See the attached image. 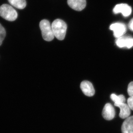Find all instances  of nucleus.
Returning <instances> with one entry per match:
<instances>
[{"label":"nucleus","mask_w":133,"mask_h":133,"mask_svg":"<svg viewBox=\"0 0 133 133\" xmlns=\"http://www.w3.org/2000/svg\"><path fill=\"white\" fill-rule=\"evenodd\" d=\"M128 92L130 97H133V81L131 82L129 84Z\"/></svg>","instance_id":"2eb2a0df"},{"label":"nucleus","mask_w":133,"mask_h":133,"mask_svg":"<svg viewBox=\"0 0 133 133\" xmlns=\"http://www.w3.org/2000/svg\"><path fill=\"white\" fill-rule=\"evenodd\" d=\"M8 1L12 6L18 9H22L26 7V0H8Z\"/></svg>","instance_id":"f8f14e48"},{"label":"nucleus","mask_w":133,"mask_h":133,"mask_svg":"<svg viewBox=\"0 0 133 133\" xmlns=\"http://www.w3.org/2000/svg\"><path fill=\"white\" fill-rule=\"evenodd\" d=\"M115 106L119 108L120 109L119 116L122 119H126L130 116L131 114V109L127 104L121 103L119 104H114Z\"/></svg>","instance_id":"9b49d317"},{"label":"nucleus","mask_w":133,"mask_h":133,"mask_svg":"<svg viewBox=\"0 0 133 133\" xmlns=\"http://www.w3.org/2000/svg\"><path fill=\"white\" fill-rule=\"evenodd\" d=\"M110 29L114 31V35L116 38H119L125 33L127 28L125 25L121 23H116L112 24Z\"/></svg>","instance_id":"20e7f679"},{"label":"nucleus","mask_w":133,"mask_h":133,"mask_svg":"<svg viewBox=\"0 0 133 133\" xmlns=\"http://www.w3.org/2000/svg\"><path fill=\"white\" fill-rule=\"evenodd\" d=\"M0 16L7 21H14L17 18L18 15L12 6L5 4L0 6Z\"/></svg>","instance_id":"f03ea898"},{"label":"nucleus","mask_w":133,"mask_h":133,"mask_svg":"<svg viewBox=\"0 0 133 133\" xmlns=\"http://www.w3.org/2000/svg\"><path fill=\"white\" fill-rule=\"evenodd\" d=\"M116 44L119 48L126 47L129 49L133 46V38L130 37H121L116 40Z\"/></svg>","instance_id":"6e6552de"},{"label":"nucleus","mask_w":133,"mask_h":133,"mask_svg":"<svg viewBox=\"0 0 133 133\" xmlns=\"http://www.w3.org/2000/svg\"><path fill=\"white\" fill-rule=\"evenodd\" d=\"M103 118L109 121L114 118L115 115V111L114 107L110 103H107L105 105L102 112Z\"/></svg>","instance_id":"423d86ee"},{"label":"nucleus","mask_w":133,"mask_h":133,"mask_svg":"<svg viewBox=\"0 0 133 133\" xmlns=\"http://www.w3.org/2000/svg\"><path fill=\"white\" fill-rule=\"evenodd\" d=\"M54 36L59 41L64 40L66 34L67 25L63 20L57 19L51 24Z\"/></svg>","instance_id":"f257e3e1"},{"label":"nucleus","mask_w":133,"mask_h":133,"mask_svg":"<svg viewBox=\"0 0 133 133\" xmlns=\"http://www.w3.org/2000/svg\"><path fill=\"white\" fill-rule=\"evenodd\" d=\"M80 88L83 93L86 96L92 97L95 94V90L93 86L90 81H84L81 82Z\"/></svg>","instance_id":"0eeeda50"},{"label":"nucleus","mask_w":133,"mask_h":133,"mask_svg":"<svg viewBox=\"0 0 133 133\" xmlns=\"http://www.w3.org/2000/svg\"><path fill=\"white\" fill-rule=\"evenodd\" d=\"M67 3L70 7L77 11H81L86 6V0H68Z\"/></svg>","instance_id":"1a4fd4ad"},{"label":"nucleus","mask_w":133,"mask_h":133,"mask_svg":"<svg viewBox=\"0 0 133 133\" xmlns=\"http://www.w3.org/2000/svg\"><path fill=\"white\" fill-rule=\"evenodd\" d=\"M122 133H133V116L125 119L121 127Z\"/></svg>","instance_id":"9d476101"},{"label":"nucleus","mask_w":133,"mask_h":133,"mask_svg":"<svg viewBox=\"0 0 133 133\" xmlns=\"http://www.w3.org/2000/svg\"><path fill=\"white\" fill-rule=\"evenodd\" d=\"M111 98L115 102L114 104H119L124 103L125 102L126 99L123 95L117 96L114 94H112L111 95Z\"/></svg>","instance_id":"ddd939ff"},{"label":"nucleus","mask_w":133,"mask_h":133,"mask_svg":"<svg viewBox=\"0 0 133 133\" xmlns=\"http://www.w3.org/2000/svg\"><path fill=\"white\" fill-rule=\"evenodd\" d=\"M129 28L131 30L133 31V18L131 19L129 23Z\"/></svg>","instance_id":"f3484780"},{"label":"nucleus","mask_w":133,"mask_h":133,"mask_svg":"<svg viewBox=\"0 0 133 133\" xmlns=\"http://www.w3.org/2000/svg\"><path fill=\"white\" fill-rule=\"evenodd\" d=\"M113 11L115 14L121 13L123 16L127 17L131 14L132 9L127 4L122 3L116 5L114 8Z\"/></svg>","instance_id":"39448f33"},{"label":"nucleus","mask_w":133,"mask_h":133,"mask_svg":"<svg viewBox=\"0 0 133 133\" xmlns=\"http://www.w3.org/2000/svg\"><path fill=\"white\" fill-rule=\"evenodd\" d=\"M43 39L46 41H52L54 38L52 26L48 20H42L39 24Z\"/></svg>","instance_id":"7ed1b4c3"},{"label":"nucleus","mask_w":133,"mask_h":133,"mask_svg":"<svg viewBox=\"0 0 133 133\" xmlns=\"http://www.w3.org/2000/svg\"><path fill=\"white\" fill-rule=\"evenodd\" d=\"M6 35V30L3 26L0 23V46L2 44Z\"/></svg>","instance_id":"4468645a"},{"label":"nucleus","mask_w":133,"mask_h":133,"mask_svg":"<svg viewBox=\"0 0 133 133\" xmlns=\"http://www.w3.org/2000/svg\"><path fill=\"white\" fill-rule=\"evenodd\" d=\"M127 103L130 109L133 110V97H130L128 99Z\"/></svg>","instance_id":"dca6fc26"}]
</instances>
